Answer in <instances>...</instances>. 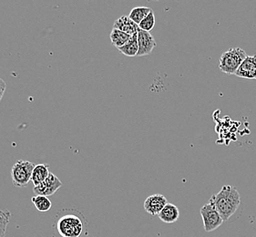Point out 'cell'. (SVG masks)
<instances>
[{
  "label": "cell",
  "mask_w": 256,
  "mask_h": 237,
  "mask_svg": "<svg viewBox=\"0 0 256 237\" xmlns=\"http://www.w3.org/2000/svg\"><path fill=\"white\" fill-rule=\"evenodd\" d=\"M88 222L82 211L64 208L58 211L53 224L54 236L82 237L88 234Z\"/></svg>",
  "instance_id": "6da1fadb"
},
{
  "label": "cell",
  "mask_w": 256,
  "mask_h": 237,
  "mask_svg": "<svg viewBox=\"0 0 256 237\" xmlns=\"http://www.w3.org/2000/svg\"><path fill=\"white\" fill-rule=\"evenodd\" d=\"M210 202L214 204L216 210L219 212L224 222H227L240 207L241 196L236 187L224 186L218 194L212 196Z\"/></svg>",
  "instance_id": "7a4b0ae2"
},
{
  "label": "cell",
  "mask_w": 256,
  "mask_h": 237,
  "mask_svg": "<svg viewBox=\"0 0 256 237\" xmlns=\"http://www.w3.org/2000/svg\"><path fill=\"white\" fill-rule=\"evenodd\" d=\"M247 58L246 52L240 48H232L222 54L219 68L227 75H234L242 63Z\"/></svg>",
  "instance_id": "3957f363"
},
{
  "label": "cell",
  "mask_w": 256,
  "mask_h": 237,
  "mask_svg": "<svg viewBox=\"0 0 256 237\" xmlns=\"http://www.w3.org/2000/svg\"><path fill=\"white\" fill-rule=\"evenodd\" d=\"M35 166V164L28 160H18L11 169V177L13 184L20 188L28 186Z\"/></svg>",
  "instance_id": "277c9868"
},
{
  "label": "cell",
  "mask_w": 256,
  "mask_h": 237,
  "mask_svg": "<svg viewBox=\"0 0 256 237\" xmlns=\"http://www.w3.org/2000/svg\"><path fill=\"white\" fill-rule=\"evenodd\" d=\"M200 216L202 218L205 232H210L220 227L224 220L220 216L219 212L216 210V206L212 202L205 204L200 209Z\"/></svg>",
  "instance_id": "5b68a950"
},
{
  "label": "cell",
  "mask_w": 256,
  "mask_h": 237,
  "mask_svg": "<svg viewBox=\"0 0 256 237\" xmlns=\"http://www.w3.org/2000/svg\"><path fill=\"white\" fill-rule=\"evenodd\" d=\"M62 186V180H60L54 174L50 172L48 177L40 186H34L33 192L35 196H53Z\"/></svg>",
  "instance_id": "8992f818"
},
{
  "label": "cell",
  "mask_w": 256,
  "mask_h": 237,
  "mask_svg": "<svg viewBox=\"0 0 256 237\" xmlns=\"http://www.w3.org/2000/svg\"><path fill=\"white\" fill-rule=\"evenodd\" d=\"M138 52L137 57L150 55L154 48L156 46L154 36L150 32L144 30H140L138 32Z\"/></svg>",
  "instance_id": "52a82bcc"
},
{
  "label": "cell",
  "mask_w": 256,
  "mask_h": 237,
  "mask_svg": "<svg viewBox=\"0 0 256 237\" xmlns=\"http://www.w3.org/2000/svg\"><path fill=\"white\" fill-rule=\"evenodd\" d=\"M167 204V199L162 194H152L144 202V209L152 216H158Z\"/></svg>",
  "instance_id": "ba28073f"
},
{
  "label": "cell",
  "mask_w": 256,
  "mask_h": 237,
  "mask_svg": "<svg viewBox=\"0 0 256 237\" xmlns=\"http://www.w3.org/2000/svg\"><path fill=\"white\" fill-rule=\"evenodd\" d=\"M234 75L247 80H256V56H247Z\"/></svg>",
  "instance_id": "9c48e42d"
},
{
  "label": "cell",
  "mask_w": 256,
  "mask_h": 237,
  "mask_svg": "<svg viewBox=\"0 0 256 237\" xmlns=\"http://www.w3.org/2000/svg\"><path fill=\"white\" fill-rule=\"evenodd\" d=\"M113 28H116L118 30L127 33L128 35L132 36L134 34H137L140 30V26L135 22L132 20L127 16H122L117 20H115L113 24Z\"/></svg>",
  "instance_id": "30bf717a"
},
{
  "label": "cell",
  "mask_w": 256,
  "mask_h": 237,
  "mask_svg": "<svg viewBox=\"0 0 256 237\" xmlns=\"http://www.w3.org/2000/svg\"><path fill=\"white\" fill-rule=\"evenodd\" d=\"M160 221L166 224H174L177 222L180 217V212L178 207L172 204H167L159 214Z\"/></svg>",
  "instance_id": "8fae6325"
},
{
  "label": "cell",
  "mask_w": 256,
  "mask_h": 237,
  "mask_svg": "<svg viewBox=\"0 0 256 237\" xmlns=\"http://www.w3.org/2000/svg\"><path fill=\"white\" fill-rule=\"evenodd\" d=\"M50 166L46 164H40L35 166L32 176H31V182H33L34 186H40L50 176Z\"/></svg>",
  "instance_id": "7c38bea8"
},
{
  "label": "cell",
  "mask_w": 256,
  "mask_h": 237,
  "mask_svg": "<svg viewBox=\"0 0 256 237\" xmlns=\"http://www.w3.org/2000/svg\"><path fill=\"white\" fill-rule=\"evenodd\" d=\"M118 50V52L127 57H137L138 52V33L132 35L128 43Z\"/></svg>",
  "instance_id": "4fadbf2b"
},
{
  "label": "cell",
  "mask_w": 256,
  "mask_h": 237,
  "mask_svg": "<svg viewBox=\"0 0 256 237\" xmlns=\"http://www.w3.org/2000/svg\"><path fill=\"white\" fill-rule=\"evenodd\" d=\"M130 38H132L130 35H128L125 32H122V31L116 30V28H113L110 35L112 44L113 46H116L117 48H120L124 46L125 44H127L128 40H130Z\"/></svg>",
  "instance_id": "5bb4252c"
},
{
  "label": "cell",
  "mask_w": 256,
  "mask_h": 237,
  "mask_svg": "<svg viewBox=\"0 0 256 237\" xmlns=\"http://www.w3.org/2000/svg\"><path fill=\"white\" fill-rule=\"evenodd\" d=\"M31 201L34 204L36 210L40 212H46L52 209V201L46 196H35L32 197Z\"/></svg>",
  "instance_id": "9a60e30c"
},
{
  "label": "cell",
  "mask_w": 256,
  "mask_h": 237,
  "mask_svg": "<svg viewBox=\"0 0 256 237\" xmlns=\"http://www.w3.org/2000/svg\"><path fill=\"white\" fill-rule=\"evenodd\" d=\"M150 11L152 10L147 6H136L132 10L130 11L128 18L135 22L137 25H138L147 16Z\"/></svg>",
  "instance_id": "2e32d148"
},
{
  "label": "cell",
  "mask_w": 256,
  "mask_h": 237,
  "mask_svg": "<svg viewBox=\"0 0 256 237\" xmlns=\"http://www.w3.org/2000/svg\"><path fill=\"white\" fill-rule=\"evenodd\" d=\"M10 217V212L8 210H0V237L6 236Z\"/></svg>",
  "instance_id": "e0dca14e"
},
{
  "label": "cell",
  "mask_w": 256,
  "mask_h": 237,
  "mask_svg": "<svg viewBox=\"0 0 256 237\" xmlns=\"http://www.w3.org/2000/svg\"><path fill=\"white\" fill-rule=\"evenodd\" d=\"M155 23H156L155 15H154V11L152 10L148 13L147 16L144 18V20L138 24V26H140V30L150 32L154 28Z\"/></svg>",
  "instance_id": "ac0fdd59"
},
{
  "label": "cell",
  "mask_w": 256,
  "mask_h": 237,
  "mask_svg": "<svg viewBox=\"0 0 256 237\" xmlns=\"http://www.w3.org/2000/svg\"><path fill=\"white\" fill-rule=\"evenodd\" d=\"M6 88V84L5 82L2 78H0V102H1V100H2L3 96H4Z\"/></svg>",
  "instance_id": "d6986e66"
}]
</instances>
